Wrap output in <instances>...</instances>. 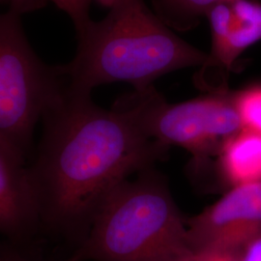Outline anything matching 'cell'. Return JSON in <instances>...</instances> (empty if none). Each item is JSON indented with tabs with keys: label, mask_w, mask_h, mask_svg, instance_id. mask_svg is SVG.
<instances>
[{
	"label": "cell",
	"mask_w": 261,
	"mask_h": 261,
	"mask_svg": "<svg viewBox=\"0 0 261 261\" xmlns=\"http://www.w3.org/2000/svg\"><path fill=\"white\" fill-rule=\"evenodd\" d=\"M37 152L28 165L41 230L74 246L84 241L98 208L116 186L165 155L135 113L112 110L67 87L44 114Z\"/></svg>",
	"instance_id": "cell-1"
},
{
	"label": "cell",
	"mask_w": 261,
	"mask_h": 261,
	"mask_svg": "<svg viewBox=\"0 0 261 261\" xmlns=\"http://www.w3.org/2000/svg\"><path fill=\"white\" fill-rule=\"evenodd\" d=\"M74 59L59 66L66 87L90 94L95 87L124 82L136 90L152 86L168 73L203 65L207 54L190 45L146 6L143 0H120L100 21L76 29Z\"/></svg>",
	"instance_id": "cell-2"
},
{
	"label": "cell",
	"mask_w": 261,
	"mask_h": 261,
	"mask_svg": "<svg viewBox=\"0 0 261 261\" xmlns=\"http://www.w3.org/2000/svg\"><path fill=\"white\" fill-rule=\"evenodd\" d=\"M189 249L186 221L148 168L108 195L68 261H173Z\"/></svg>",
	"instance_id": "cell-3"
},
{
	"label": "cell",
	"mask_w": 261,
	"mask_h": 261,
	"mask_svg": "<svg viewBox=\"0 0 261 261\" xmlns=\"http://www.w3.org/2000/svg\"><path fill=\"white\" fill-rule=\"evenodd\" d=\"M64 87L60 67L44 63L28 44L19 13L0 15V140L28 160L38 121Z\"/></svg>",
	"instance_id": "cell-4"
},
{
	"label": "cell",
	"mask_w": 261,
	"mask_h": 261,
	"mask_svg": "<svg viewBox=\"0 0 261 261\" xmlns=\"http://www.w3.org/2000/svg\"><path fill=\"white\" fill-rule=\"evenodd\" d=\"M120 102L140 122L145 134L167 147L180 146L199 163L219 154L224 140L243 129L228 88L189 101L169 103L149 86Z\"/></svg>",
	"instance_id": "cell-5"
},
{
	"label": "cell",
	"mask_w": 261,
	"mask_h": 261,
	"mask_svg": "<svg viewBox=\"0 0 261 261\" xmlns=\"http://www.w3.org/2000/svg\"><path fill=\"white\" fill-rule=\"evenodd\" d=\"M186 224L191 249L239 251L261 233V182L231 187L214 204Z\"/></svg>",
	"instance_id": "cell-6"
},
{
	"label": "cell",
	"mask_w": 261,
	"mask_h": 261,
	"mask_svg": "<svg viewBox=\"0 0 261 261\" xmlns=\"http://www.w3.org/2000/svg\"><path fill=\"white\" fill-rule=\"evenodd\" d=\"M206 18L211 31V49L200 67L199 84L208 92L222 87L219 75L228 73L248 48L261 41V3L257 0H225Z\"/></svg>",
	"instance_id": "cell-7"
},
{
	"label": "cell",
	"mask_w": 261,
	"mask_h": 261,
	"mask_svg": "<svg viewBox=\"0 0 261 261\" xmlns=\"http://www.w3.org/2000/svg\"><path fill=\"white\" fill-rule=\"evenodd\" d=\"M39 231L37 200L27 159L0 140V234L11 242L29 244Z\"/></svg>",
	"instance_id": "cell-8"
},
{
	"label": "cell",
	"mask_w": 261,
	"mask_h": 261,
	"mask_svg": "<svg viewBox=\"0 0 261 261\" xmlns=\"http://www.w3.org/2000/svg\"><path fill=\"white\" fill-rule=\"evenodd\" d=\"M222 178L231 187L261 182V135L241 129L224 140L218 154Z\"/></svg>",
	"instance_id": "cell-9"
},
{
	"label": "cell",
	"mask_w": 261,
	"mask_h": 261,
	"mask_svg": "<svg viewBox=\"0 0 261 261\" xmlns=\"http://www.w3.org/2000/svg\"><path fill=\"white\" fill-rule=\"evenodd\" d=\"M225 0H152L156 15L169 28H193L207 13Z\"/></svg>",
	"instance_id": "cell-10"
},
{
	"label": "cell",
	"mask_w": 261,
	"mask_h": 261,
	"mask_svg": "<svg viewBox=\"0 0 261 261\" xmlns=\"http://www.w3.org/2000/svg\"><path fill=\"white\" fill-rule=\"evenodd\" d=\"M233 102L243 129L261 135V84L233 91Z\"/></svg>",
	"instance_id": "cell-11"
},
{
	"label": "cell",
	"mask_w": 261,
	"mask_h": 261,
	"mask_svg": "<svg viewBox=\"0 0 261 261\" xmlns=\"http://www.w3.org/2000/svg\"><path fill=\"white\" fill-rule=\"evenodd\" d=\"M55 3L67 13L75 24V29L82 28L89 19V5L91 0H11V10L19 13L35 9L46 2Z\"/></svg>",
	"instance_id": "cell-12"
},
{
	"label": "cell",
	"mask_w": 261,
	"mask_h": 261,
	"mask_svg": "<svg viewBox=\"0 0 261 261\" xmlns=\"http://www.w3.org/2000/svg\"><path fill=\"white\" fill-rule=\"evenodd\" d=\"M173 261H240V257L239 251L234 250L217 248H190Z\"/></svg>",
	"instance_id": "cell-13"
},
{
	"label": "cell",
	"mask_w": 261,
	"mask_h": 261,
	"mask_svg": "<svg viewBox=\"0 0 261 261\" xmlns=\"http://www.w3.org/2000/svg\"><path fill=\"white\" fill-rule=\"evenodd\" d=\"M0 261H56L33 252L29 244L0 243Z\"/></svg>",
	"instance_id": "cell-14"
},
{
	"label": "cell",
	"mask_w": 261,
	"mask_h": 261,
	"mask_svg": "<svg viewBox=\"0 0 261 261\" xmlns=\"http://www.w3.org/2000/svg\"><path fill=\"white\" fill-rule=\"evenodd\" d=\"M240 261H261V233L239 250Z\"/></svg>",
	"instance_id": "cell-15"
},
{
	"label": "cell",
	"mask_w": 261,
	"mask_h": 261,
	"mask_svg": "<svg viewBox=\"0 0 261 261\" xmlns=\"http://www.w3.org/2000/svg\"><path fill=\"white\" fill-rule=\"evenodd\" d=\"M98 1L99 3L103 4V6H107V7H110V9L112 8V6H114L116 3H118L120 0H96Z\"/></svg>",
	"instance_id": "cell-16"
}]
</instances>
